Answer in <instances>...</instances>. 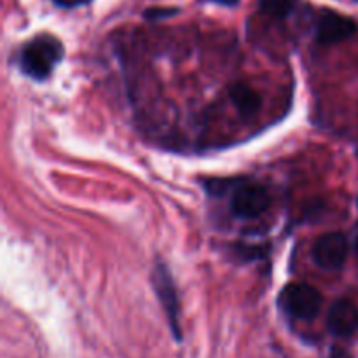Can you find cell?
Masks as SVG:
<instances>
[{"label":"cell","mask_w":358,"mask_h":358,"mask_svg":"<svg viewBox=\"0 0 358 358\" xmlns=\"http://www.w3.org/2000/svg\"><path fill=\"white\" fill-rule=\"evenodd\" d=\"M296 2L297 0H259V9L268 16L283 20L292 13Z\"/></svg>","instance_id":"cell-9"},{"label":"cell","mask_w":358,"mask_h":358,"mask_svg":"<svg viewBox=\"0 0 358 358\" xmlns=\"http://www.w3.org/2000/svg\"><path fill=\"white\" fill-rule=\"evenodd\" d=\"M152 285L156 289L157 299L163 304L164 313H166L168 322H170V329L173 332L175 339L180 341L182 339V329H180V308H178V294L177 287H175L173 278H171L170 269L166 268L164 262H157L152 273Z\"/></svg>","instance_id":"cell-3"},{"label":"cell","mask_w":358,"mask_h":358,"mask_svg":"<svg viewBox=\"0 0 358 358\" xmlns=\"http://www.w3.org/2000/svg\"><path fill=\"white\" fill-rule=\"evenodd\" d=\"M357 23L348 16L336 13V10H322L315 27V38L322 45L339 44L348 41L357 34Z\"/></svg>","instance_id":"cell-5"},{"label":"cell","mask_w":358,"mask_h":358,"mask_svg":"<svg viewBox=\"0 0 358 358\" xmlns=\"http://www.w3.org/2000/svg\"><path fill=\"white\" fill-rule=\"evenodd\" d=\"M178 9H168V7H154V9H147L143 16L150 21L163 20V17H170L173 14H177Z\"/></svg>","instance_id":"cell-11"},{"label":"cell","mask_w":358,"mask_h":358,"mask_svg":"<svg viewBox=\"0 0 358 358\" xmlns=\"http://www.w3.org/2000/svg\"><path fill=\"white\" fill-rule=\"evenodd\" d=\"M329 331L338 338H350L358 331V308L348 299H339L329 310Z\"/></svg>","instance_id":"cell-7"},{"label":"cell","mask_w":358,"mask_h":358,"mask_svg":"<svg viewBox=\"0 0 358 358\" xmlns=\"http://www.w3.org/2000/svg\"><path fill=\"white\" fill-rule=\"evenodd\" d=\"M55 2L62 7H76V6H80V3L90 2V0H55Z\"/></svg>","instance_id":"cell-12"},{"label":"cell","mask_w":358,"mask_h":358,"mask_svg":"<svg viewBox=\"0 0 358 358\" xmlns=\"http://www.w3.org/2000/svg\"><path fill=\"white\" fill-rule=\"evenodd\" d=\"M63 58V44L49 34H42L28 41L20 52V66L23 73L35 80L51 76Z\"/></svg>","instance_id":"cell-1"},{"label":"cell","mask_w":358,"mask_h":358,"mask_svg":"<svg viewBox=\"0 0 358 358\" xmlns=\"http://www.w3.org/2000/svg\"><path fill=\"white\" fill-rule=\"evenodd\" d=\"M355 250H357V254H358V238H357V241H355Z\"/></svg>","instance_id":"cell-15"},{"label":"cell","mask_w":358,"mask_h":358,"mask_svg":"<svg viewBox=\"0 0 358 358\" xmlns=\"http://www.w3.org/2000/svg\"><path fill=\"white\" fill-rule=\"evenodd\" d=\"M229 98L243 119H252L262 107V98L257 91L245 83H236L229 87Z\"/></svg>","instance_id":"cell-8"},{"label":"cell","mask_w":358,"mask_h":358,"mask_svg":"<svg viewBox=\"0 0 358 358\" xmlns=\"http://www.w3.org/2000/svg\"><path fill=\"white\" fill-rule=\"evenodd\" d=\"M278 304L289 317L311 320L320 311L322 296L308 283H290L280 292Z\"/></svg>","instance_id":"cell-2"},{"label":"cell","mask_w":358,"mask_h":358,"mask_svg":"<svg viewBox=\"0 0 358 358\" xmlns=\"http://www.w3.org/2000/svg\"><path fill=\"white\" fill-rule=\"evenodd\" d=\"M315 264L325 271H338L348 257V240L343 233H327L318 238L311 250Z\"/></svg>","instance_id":"cell-6"},{"label":"cell","mask_w":358,"mask_h":358,"mask_svg":"<svg viewBox=\"0 0 358 358\" xmlns=\"http://www.w3.org/2000/svg\"><path fill=\"white\" fill-rule=\"evenodd\" d=\"M271 206V194L262 185L241 182L231 194V212L238 219H257Z\"/></svg>","instance_id":"cell-4"},{"label":"cell","mask_w":358,"mask_h":358,"mask_svg":"<svg viewBox=\"0 0 358 358\" xmlns=\"http://www.w3.org/2000/svg\"><path fill=\"white\" fill-rule=\"evenodd\" d=\"M331 358H352V355H350L346 350L334 348V350H332V353H331Z\"/></svg>","instance_id":"cell-13"},{"label":"cell","mask_w":358,"mask_h":358,"mask_svg":"<svg viewBox=\"0 0 358 358\" xmlns=\"http://www.w3.org/2000/svg\"><path fill=\"white\" fill-rule=\"evenodd\" d=\"M241 182H236V180H222V178H212V180H206L205 182V189L210 192V194L213 196H222L226 194L229 189L233 187H238Z\"/></svg>","instance_id":"cell-10"},{"label":"cell","mask_w":358,"mask_h":358,"mask_svg":"<svg viewBox=\"0 0 358 358\" xmlns=\"http://www.w3.org/2000/svg\"><path fill=\"white\" fill-rule=\"evenodd\" d=\"M212 2L220 3V6H227V7H233L236 3H240V0H212Z\"/></svg>","instance_id":"cell-14"}]
</instances>
